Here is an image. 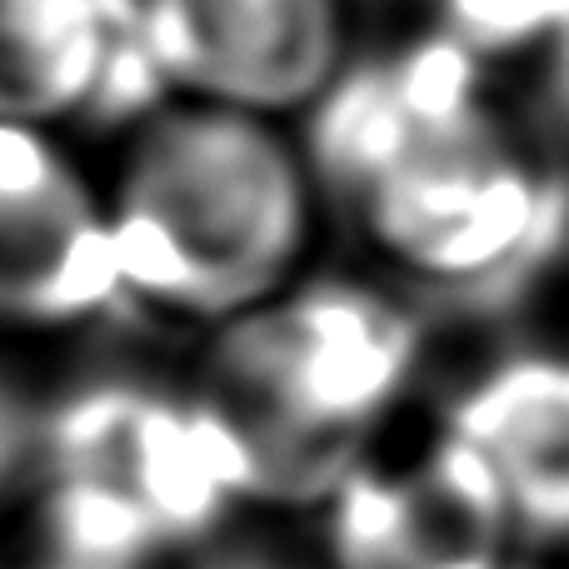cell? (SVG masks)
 Instances as JSON below:
<instances>
[{"label":"cell","mask_w":569,"mask_h":569,"mask_svg":"<svg viewBox=\"0 0 569 569\" xmlns=\"http://www.w3.org/2000/svg\"><path fill=\"white\" fill-rule=\"evenodd\" d=\"M126 310L100 170L70 130L0 120V350L50 345Z\"/></svg>","instance_id":"3957f363"},{"label":"cell","mask_w":569,"mask_h":569,"mask_svg":"<svg viewBox=\"0 0 569 569\" xmlns=\"http://www.w3.org/2000/svg\"><path fill=\"white\" fill-rule=\"evenodd\" d=\"M470 470L525 520H569V370H510L485 395Z\"/></svg>","instance_id":"8992f818"},{"label":"cell","mask_w":569,"mask_h":569,"mask_svg":"<svg viewBox=\"0 0 569 569\" xmlns=\"http://www.w3.org/2000/svg\"><path fill=\"white\" fill-rule=\"evenodd\" d=\"M375 236L425 266H480L525 236L535 170L490 80L450 40L410 50L350 130Z\"/></svg>","instance_id":"7a4b0ae2"},{"label":"cell","mask_w":569,"mask_h":569,"mask_svg":"<svg viewBox=\"0 0 569 569\" xmlns=\"http://www.w3.org/2000/svg\"><path fill=\"white\" fill-rule=\"evenodd\" d=\"M130 36L176 100L290 120L340 90L350 0H130Z\"/></svg>","instance_id":"277c9868"},{"label":"cell","mask_w":569,"mask_h":569,"mask_svg":"<svg viewBox=\"0 0 569 569\" xmlns=\"http://www.w3.org/2000/svg\"><path fill=\"white\" fill-rule=\"evenodd\" d=\"M120 300L230 330L295 290L320 226V176L284 120L166 96L100 170Z\"/></svg>","instance_id":"6da1fadb"},{"label":"cell","mask_w":569,"mask_h":569,"mask_svg":"<svg viewBox=\"0 0 569 569\" xmlns=\"http://www.w3.org/2000/svg\"><path fill=\"white\" fill-rule=\"evenodd\" d=\"M130 10L110 0H0V120L70 130L116 70Z\"/></svg>","instance_id":"5b68a950"}]
</instances>
